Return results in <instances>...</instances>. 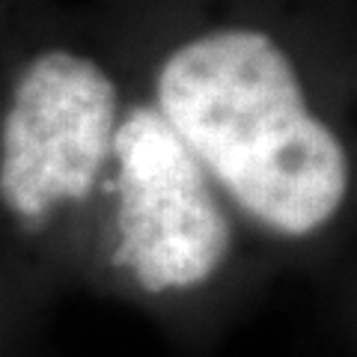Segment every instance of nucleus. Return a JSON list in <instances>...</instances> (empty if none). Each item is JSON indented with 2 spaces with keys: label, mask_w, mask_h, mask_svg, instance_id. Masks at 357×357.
Listing matches in <instances>:
<instances>
[{
  "label": "nucleus",
  "mask_w": 357,
  "mask_h": 357,
  "mask_svg": "<svg viewBox=\"0 0 357 357\" xmlns=\"http://www.w3.org/2000/svg\"><path fill=\"white\" fill-rule=\"evenodd\" d=\"M158 114L218 191L277 236L325 229L349 199L342 140L262 30L223 27L178 45L158 72Z\"/></svg>",
  "instance_id": "f257e3e1"
},
{
  "label": "nucleus",
  "mask_w": 357,
  "mask_h": 357,
  "mask_svg": "<svg viewBox=\"0 0 357 357\" xmlns=\"http://www.w3.org/2000/svg\"><path fill=\"white\" fill-rule=\"evenodd\" d=\"M110 173L116 188V262L143 292L208 283L232 250V223L215 182L158 107L119 119Z\"/></svg>",
  "instance_id": "f03ea898"
},
{
  "label": "nucleus",
  "mask_w": 357,
  "mask_h": 357,
  "mask_svg": "<svg viewBox=\"0 0 357 357\" xmlns=\"http://www.w3.org/2000/svg\"><path fill=\"white\" fill-rule=\"evenodd\" d=\"M119 93L96 60L45 51L18 75L0 122V199L21 220L93 194L114 155Z\"/></svg>",
  "instance_id": "7ed1b4c3"
}]
</instances>
